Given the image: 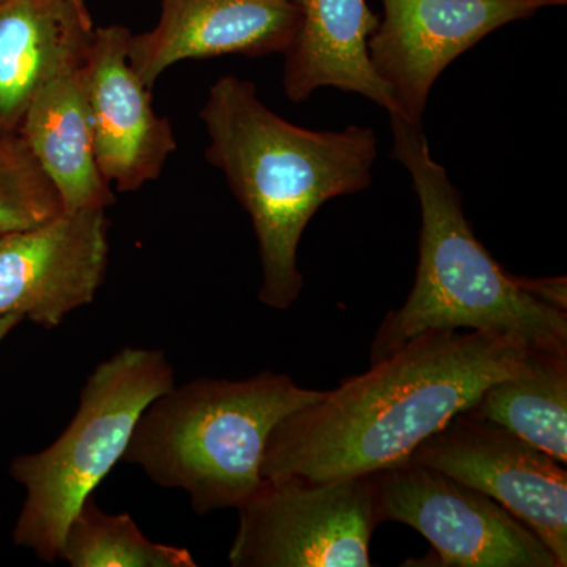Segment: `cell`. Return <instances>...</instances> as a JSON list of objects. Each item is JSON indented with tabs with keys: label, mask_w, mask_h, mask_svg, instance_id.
Returning <instances> with one entry per match:
<instances>
[{
	"label": "cell",
	"mask_w": 567,
	"mask_h": 567,
	"mask_svg": "<svg viewBox=\"0 0 567 567\" xmlns=\"http://www.w3.org/2000/svg\"><path fill=\"white\" fill-rule=\"evenodd\" d=\"M390 121L391 155L420 200V259L405 303L377 330L371 364L435 330L483 331L516 339L533 352H567V312L525 292L477 240L462 193L432 156L423 125L395 115Z\"/></svg>",
	"instance_id": "3957f363"
},
{
	"label": "cell",
	"mask_w": 567,
	"mask_h": 567,
	"mask_svg": "<svg viewBox=\"0 0 567 567\" xmlns=\"http://www.w3.org/2000/svg\"><path fill=\"white\" fill-rule=\"evenodd\" d=\"M7 134L9 133H6L2 128H0V144H2V141L6 140Z\"/></svg>",
	"instance_id": "44dd1931"
},
{
	"label": "cell",
	"mask_w": 567,
	"mask_h": 567,
	"mask_svg": "<svg viewBox=\"0 0 567 567\" xmlns=\"http://www.w3.org/2000/svg\"><path fill=\"white\" fill-rule=\"evenodd\" d=\"M380 17L365 0H303V20L286 51L282 89L292 103L322 87L357 93L401 117L390 89L377 76L368 40Z\"/></svg>",
	"instance_id": "5bb4252c"
},
{
	"label": "cell",
	"mask_w": 567,
	"mask_h": 567,
	"mask_svg": "<svg viewBox=\"0 0 567 567\" xmlns=\"http://www.w3.org/2000/svg\"><path fill=\"white\" fill-rule=\"evenodd\" d=\"M18 130L61 197L63 210H106L115 203L96 163L82 66L44 84Z\"/></svg>",
	"instance_id": "9a60e30c"
},
{
	"label": "cell",
	"mask_w": 567,
	"mask_h": 567,
	"mask_svg": "<svg viewBox=\"0 0 567 567\" xmlns=\"http://www.w3.org/2000/svg\"><path fill=\"white\" fill-rule=\"evenodd\" d=\"M532 352L483 331L420 334L276 425L264 480L323 483L404 462L492 383L520 372Z\"/></svg>",
	"instance_id": "6da1fadb"
},
{
	"label": "cell",
	"mask_w": 567,
	"mask_h": 567,
	"mask_svg": "<svg viewBox=\"0 0 567 567\" xmlns=\"http://www.w3.org/2000/svg\"><path fill=\"white\" fill-rule=\"evenodd\" d=\"M174 385L173 365L162 350L125 347L96 365L61 436L11 462L10 475L25 491L14 544L41 561H58L71 518L123 461L144 410Z\"/></svg>",
	"instance_id": "5b68a950"
},
{
	"label": "cell",
	"mask_w": 567,
	"mask_h": 567,
	"mask_svg": "<svg viewBox=\"0 0 567 567\" xmlns=\"http://www.w3.org/2000/svg\"><path fill=\"white\" fill-rule=\"evenodd\" d=\"M59 559L73 567H196L188 548L153 543L130 514H106L93 495L63 536Z\"/></svg>",
	"instance_id": "e0dca14e"
},
{
	"label": "cell",
	"mask_w": 567,
	"mask_h": 567,
	"mask_svg": "<svg viewBox=\"0 0 567 567\" xmlns=\"http://www.w3.org/2000/svg\"><path fill=\"white\" fill-rule=\"evenodd\" d=\"M85 0H0V128H20L44 84L81 69L93 40Z\"/></svg>",
	"instance_id": "4fadbf2b"
},
{
	"label": "cell",
	"mask_w": 567,
	"mask_h": 567,
	"mask_svg": "<svg viewBox=\"0 0 567 567\" xmlns=\"http://www.w3.org/2000/svg\"><path fill=\"white\" fill-rule=\"evenodd\" d=\"M518 286L525 292L537 298L551 308H557L559 311L567 312V279L565 276H557V278H522L517 276Z\"/></svg>",
	"instance_id": "d6986e66"
},
{
	"label": "cell",
	"mask_w": 567,
	"mask_h": 567,
	"mask_svg": "<svg viewBox=\"0 0 567 567\" xmlns=\"http://www.w3.org/2000/svg\"><path fill=\"white\" fill-rule=\"evenodd\" d=\"M382 522L420 532L436 567H558L528 525L491 496L412 458L372 473Z\"/></svg>",
	"instance_id": "52a82bcc"
},
{
	"label": "cell",
	"mask_w": 567,
	"mask_h": 567,
	"mask_svg": "<svg viewBox=\"0 0 567 567\" xmlns=\"http://www.w3.org/2000/svg\"><path fill=\"white\" fill-rule=\"evenodd\" d=\"M383 524L374 476L264 480L238 507L234 567H369Z\"/></svg>",
	"instance_id": "8992f818"
},
{
	"label": "cell",
	"mask_w": 567,
	"mask_h": 567,
	"mask_svg": "<svg viewBox=\"0 0 567 567\" xmlns=\"http://www.w3.org/2000/svg\"><path fill=\"white\" fill-rule=\"evenodd\" d=\"M409 458L491 496L567 566V470L491 421L458 413Z\"/></svg>",
	"instance_id": "9c48e42d"
},
{
	"label": "cell",
	"mask_w": 567,
	"mask_h": 567,
	"mask_svg": "<svg viewBox=\"0 0 567 567\" xmlns=\"http://www.w3.org/2000/svg\"><path fill=\"white\" fill-rule=\"evenodd\" d=\"M567 0H382L368 55L402 121L423 125L440 74L492 32Z\"/></svg>",
	"instance_id": "ba28073f"
},
{
	"label": "cell",
	"mask_w": 567,
	"mask_h": 567,
	"mask_svg": "<svg viewBox=\"0 0 567 567\" xmlns=\"http://www.w3.org/2000/svg\"><path fill=\"white\" fill-rule=\"evenodd\" d=\"M62 212L61 197L24 141L7 134L0 144V235L32 229Z\"/></svg>",
	"instance_id": "ac0fdd59"
},
{
	"label": "cell",
	"mask_w": 567,
	"mask_h": 567,
	"mask_svg": "<svg viewBox=\"0 0 567 567\" xmlns=\"http://www.w3.org/2000/svg\"><path fill=\"white\" fill-rule=\"evenodd\" d=\"M130 39L123 25L95 29L82 65L96 163L121 193L156 181L177 151L169 118L153 110L152 89L130 63Z\"/></svg>",
	"instance_id": "8fae6325"
},
{
	"label": "cell",
	"mask_w": 567,
	"mask_h": 567,
	"mask_svg": "<svg viewBox=\"0 0 567 567\" xmlns=\"http://www.w3.org/2000/svg\"><path fill=\"white\" fill-rule=\"evenodd\" d=\"M200 121L210 137L205 158L251 218L264 275L259 300L286 311L303 289L298 246L308 224L328 200L372 185L374 128L295 125L265 106L252 81L235 74L212 85Z\"/></svg>",
	"instance_id": "7a4b0ae2"
},
{
	"label": "cell",
	"mask_w": 567,
	"mask_h": 567,
	"mask_svg": "<svg viewBox=\"0 0 567 567\" xmlns=\"http://www.w3.org/2000/svg\"><path fill=\"white\" fill-rule=\"evenodd\" d=\"M323 394L275 372L174 385L144 410L123 461L159 487L186 492L200 516L238 509L264 484L265 447L276 425Z\"/></svg>",
	"instance_id": "277c9868"
},
{
	"label": "cell",
	"mask_w": 567,
	"mask_h": 567,
	"mask_svg": "<svg viewBox=\"0 0 567 567\" xmlns=\"http://www.w3.org/2000/svg\"><path fill=\"white\" fill-rule=\"evenodd\" d=\"M465 415L491 421L567 462V352L528 354L516 375L492 383Z\"/></svg>",
	"instance_id": "2e32d148"
},
{
	"label": "cell",
	"mask_w": 567,
	"mask_h": 567,
	"mask_svg": "<svg viewBox=\"0 0 567 567\" xmlns=\"http://www.w3.org/2000/svg\"><path fill=\"white\" fill-rule=\"evenodd\" d=\"M110 219L104 208L62 212L51 221L0 235V317L52 330L91 305L106 276Z\"/></svg>",
	"instance_id": "30bf717a"
},
{
	"label": "cell",
	"mask_w": 567,
	"mask_h": 567,
	"mask_svg": "<svg viewBox=\"0 0 567 567\" xmlns=\"http://www.w3.org/2000/svg\"><path fill=\"white\" fill-rule=\"evenodd\" d=\"M303 20V0H163L152 31L133 35L128 59L153 87L175 63L286 54Z\"/></svg>",
	"instance_id": "7c38bea8"
},
{
	"label": "cell",
	"mask_w": 567,
	"mask_h": 567,
	"mask_svg": "<svg viewBox=\"0 0 567 567\" xmlns=\"http://www.w3.org/2000/svg\"><path fill=\"white\" fill-rule=\"evenodd\" d=\"M22 317L18 315H9L0 317V342L9 336L10 331L14 327H18L22 322Z\"/></svg>",
	"instance_id": "ffe728a7"
}]
</instances>
